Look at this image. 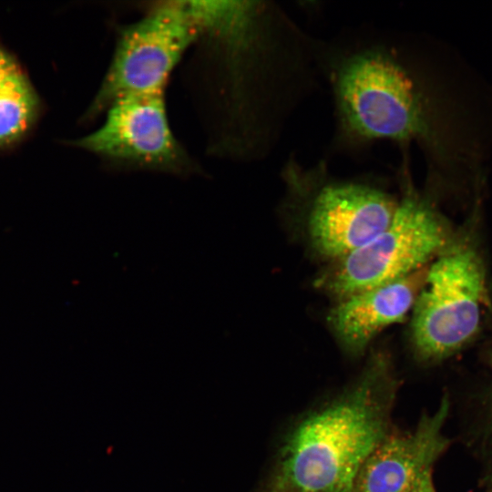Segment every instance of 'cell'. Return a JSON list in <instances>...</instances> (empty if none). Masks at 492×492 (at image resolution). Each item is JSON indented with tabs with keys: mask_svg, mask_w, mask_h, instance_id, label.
<instances>
[{
	"mask_svg": "<svg viewBox=\"0 0 492 492\" xmlns=\"http://www.w3.org/2000/svg\"><path fill=\"white\" fill-rule=\"evenodd\" d=\"M399 384L389 356L371 355L348 385L289 425L261 492H353L364 462L394 428Z\"/></svg>",
	"mask_w": 492,
	"mask_h": 492,
	"instance_id": "6da1fadb",
	"label": "cell"
},
{
	"mask_svg": "<svg viewBox=\"0 0 492 492\" xmlns=\"http://www.w3.org/2000/svg\"><path fill=\"white\" fill-rule=\"evenodd\" d=\"M75 143L117 164L138 169L177 173L190 167L170 128L164 93L115 100L101 127Z\"/></svg>",
	"mask_w": 492,
	"mask_h": 492,
	"instance_id": "8992f818",
	"label": "cell"
},
{
	"mask_svg": "<svg viewBox=\"0 0 492 492\" xmlns=\"http://www.w3.org/2000/svg\"><path fill=\"white\" fill-rule=\"evenodd\" d=\"M200 37L183 0L158 3L140 19L122 26L90 111L107 109L127 97L164 93L170 74Z\"/></svg>",
	"mask_w": 492,
	"mask_h": 492,
	"instance_id": "5b68a950",
	"label": "cell"
},
{
	"mask_svg": "<svg viewBox=\"0 0 492 492\" xmlns=\"http://www.w3.org/2000/svg\"><path fill=\"white\" fill-rule=\"evenodd\" d=\"M449 402L443 398L433 415H424L412 431L391 432L361 466L353 492H421L433 466L449 446L442 433Z\"/></svg>",
	"mask_w": 492,
	"mask_h": 492,
	"instance_id": "52a82bcc",
	"label": "cell"
},
{
	"mask_svg": "<svg viewBox=\"0 0 492 492\" xmlns=\"http://www.w3.org/2000/svg\"><path fill=\"white\" fill-rule=\"evenodd\" d=\"M421 492H436V488H435V486H434V483H433V480L428 482L425 487H424V489H422Z\"/></svg>",
	"mask_w": 492,
	"mask_h": 492,
	"instance_id": "30bf717a",
	"label": "cell"
},
{
	"mask_svg": "<svg viewBox=\"0 0 492 492\" xmlns=\"http://www.w3.org/2000/svg\"><path fill=\"white\" fill-rule=\"evenodd\" d=\"M485 273L476 251L457 244L443 251L427 269L413 308L411 340L421 362L457 352L479 329Z\"/></svg>",
	"mask_w": 492,
	"mask_h": 492,
	"instance_id": "277c9868",
	"label": "cell"
},
{
	"mask_svg": "<svg viewBox=\"0 0 492 492\" xmlns=\"http://www.w3.org/2000/svg\"><path fill=\"white\" fill-rule=\"evenodd\" d=\"M38 111L37 96L16 60L0 46V147L19 139Z\"/></svg>",
	"mask_w": 492,
	"mask_h": 492,
	"instance_id": "9c48e42d",
	"label": "cell"
},
{
	"mask_svg": "<svg viewBox=\"0 0 492 492\" xmlns=\"http://www.w3.org/2000/svg\"><path fill=\"white\" fill-rule=\"evenodd\" d=\"M282 178L290 197L303 207L313 248L333 261L384 231L398 203L378 182L335 177L323 159L304 165L291 155L282 167Z\"/></svg>",
	"mask_w": 492,
	"mask_h": 492,
	"instance_id": "3957f363",
	"label": "cell"
},
{
	"mask_svg": "<svg viewBox=\"0 0 492 492\" xmlns=\"http://www.w3.org/2000/svg\"><path fill=\"white\" fill-rule=\"evenodd\" d=\"M427 269L336 301L327 323L342 349L361 355L382 330L401 322L413 310Z\"/></svg>",
	"mask_w": 492,
	"mask_h": 492,
	"instance_id": "ba28073f",
	"label": "cell"
},
{
	"mask_svg": "<svg viewBox=\"0 0 492 492\" xmlns=\"http://www.w3.org/2000/svg\"><path fill=\"white\" fill-rule=\"evenodd\" d=\"M409 153L402 155V195L389 225L364 245L336 260L316 285L336 301L406 277L447 248V228L415 187Z\"/></svg>",
	"mask_w": 492,
	"mask_h": 492,
	"instance_id": "7a4b0ae2",
	"label": "cell"
}]
</instances>
